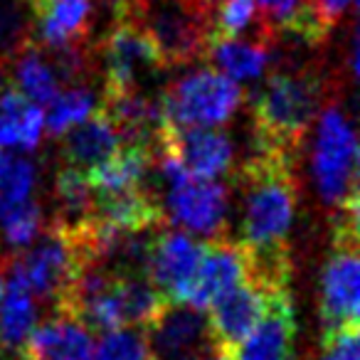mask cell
Wrapping results in <instances>:
<instances>
[{"instance_id":"8","label":"cell","mask_w":360,"mask_h":360,"mask_svg":"<svg viewBox=\"0 0 360 360\" xmlns=\"http://www.w3.org/2000/svg\"><path fill=\"white\" fill-rule=\"evenodd\" d=\"M319 314L323 330L358 323L360 264H358V210L338 212L333 252L321 276Z\"/></svg>"},{"instance_id":"24","label":"cell","mask_w":360,"mask_h":360,"mask_svg":"<svg viewBox=\"0 0 360 360\" xmlns=\"http://www.w3.org/2000/svg\"><path fill=\"white\" fill-rule=\"evenodd\" d=\"M55 198L60 202V217L57 220L65 225H77L94 215V193L86 175L82 170L65 165L57 173L55 180Z\"/></svg>"},{"instance_id":"2","label":"cell","mask_w":360,"mask_h":360,"mask_svg":"<svg viewBox=\"0 0 360 360\" xmlns=\"http://www.w3.org/2000/svg\"><path fill=\"white\" fill-rule=\"evenodd\" d=\"M323 99L326 79L316 65H299L296 70L269 75L252 109L257 150L294 153L323 106Z\"/></svg>"},{"instance_id":"27","label":"cell","mask_w":360,"mask_h":360,"mask_svg":"<svg viewBox=\"0 0 360 360\" xmlns=\"http://www.w3.org/2000/svg\"><path fill=\"white\" fill-rule=\"evenodd\" d=\"M89 360H148L143 333L129 326L106 330L99 343L91 348Z\"/></svg>"},{"instance_id":"4","label":"cell","mask_w":360,"mask_h":360,"mask_svg":"<svg viewBox=\"0 0 360 360\" xmlns=\"http://www.w3.org/2000/svg\"><path fill=\"white\" fill-rule=\"evenodd\" d=\"M319 114L311 175L323 205L338 212L345 202L358 198V139L353 121L338 104H326Z\"/></svg>"},{"instance_id":"10","label":"cell","mask_w":360,"mask_h":360,"mask_svg":"<svg viewBox=\"0 0 360 360\" xmlns=\"http://www.w3.org/2000/svg\"><path fill=\"white\" fill-rule=\"evenodd\" d=\"M202 257V245L186 230L153 232L146 276L165 301L183 304Z\"/></svg>"},{"instance_id":"15","label":"cell","mask_w":360,"mask_h":360,"mask_svg":"<svg viewBox=\"0 0 360 360\" xmlns=\"http://www.w3.org/2000/svg\"><path fill=\"white\" fill-rule=\"evenodd\" d=\"M32 20V42L40 47H65L89 42L91 0H25Z\"/></svg>"},{"instance_id":"20","label":"cell","mask_w":360,"mask_h":360,"mask_svg":"<svg viewBox=\"0 0 360 360\" xmlns=\"http://www.w3.org/2000/svg\"><path fill=\"white\" fill-rule=\"evenodd\" d=\"M259 40L274 47V30L262 15L257 0H220L212 6V35L210 40Z\"/></svg>"},{"instance_id":"6","label":"cell","mask_w":360,"mask_h":360,"mask_svg":"<svg viewBox=\"0 0 360 360\" xmlns=\"http://www.w3.org/2000/svg\"><path fill=\"white\" fill-rule=\"evenodd\" d=\"M160 111L173 129H217L232 121L242 106V89L222 72H188L160 91Z\"/></svg>"},{"instance_id":"5","label":"cell","mask_w":360,"mask_h":360,"mask_svg":"<svg viewBox=\"0 0 360 360\" xmlns=\"http://www.w3.org/2000/svg\"><path fill=\"white\" fill-rule=\"evenodd\" d=\"M155 168L165 183V212L173 225L193 237H220L230 212V191L210 178L191 175L170 153L155 155Z\"/></svg>"},{"instance_id":"26","label":"cell","mask_w":360,"mask_h":360,"mask_svg":"<svg viewBox=\"0 0 360 360\" xmlns=\"http://www.w3.org/2000/svg\"><path fill=\"white\" fill-rule=\"evenodd\" d=\"M42 227H45V212H42L40 202H35L32 198L11 210L0 212V237L13 252L27 250L42 232Z\"/></svg>"},{"instance_id":"23","label":"cell","mask_w":360,"mask_h":360,"mask_svg":"<svg viewBox=\"0 0 360 360\" xmlns=\"http://www.w3.org/2000/svg\"><path fill=\"white\" fill-rule=\"evenodd\" d=\"M47 116H45V129L50 136H65L70 129L94 114L96 96L89 86L84 84H70L65 91H57L50 101H47Z\"/></svg>"},{"instance_id":"9","label":"cell","mask_w":360,"mask_h":360,"mask_svg":"<svg viewBox=\"0 0 360 360\" xmlns=\"http://www.w3.org/2000/svg\"><path fill=\"white\" fill-rule=\"evenodd\" d=\"M148 360H207L217 348L205 311L168 301L143 326Z\"/></svg>"},{"instance_id":"17","label":"cell","mask_w":360,"mask_h":360,"mask_svg":"<svg viewBox=\"0 0 360 360\" xmlns=\"http://www.w3.org/2000/svg\"><path fill=\"white\" fill-rule=\"evenodd\" d=\"M45 134V111L15 84H0V150L30 153Z\"/></svg>"},{"instance_id":"13","label":"cell","mask_w":360,"mask_h":360,"mask_svg":"<svg viewBox=\"0 0 360 360\" xmlns=\"http://www.w3.org/2000/svg\"><path fill=\"white\" fill-rule=\"evenodd\" d=\"M271 294H274L271 289L247 279L242 284H237L235 289H230L227 294H222L217 301H212L207 306L210 309L207 321H210V330L217 348L235 355L237 345L247 338V333L262 319Z\"/></svg>"},{"instance_id":"12","label":"cell","mask_w":360,"mask_h":360,"mask_svg":"<svg viewBox=\"0 0 360 360\" xmlns=\"http://www.w3.org/2000/svg\"><path fill=\"white\" fill-rule=\"evenodd\" d=\"M250 279V259L242 242L212 240L202 247V257L183 304L205 311L212 301Z\"/></svg>"},{"instance_id":"19","label":"cell","mask_w":360,"mask_h":360,"mask_svg":"<svg viewBox=\"0 0 360 360\" xmlns=\"http://www.w3.org/2000/svg\"><path fill=\"white\" fill-rule=\"evenodd\" d=\"M205 57L215 65L217 72L235 82L259 79L271 60V45L259 40H210Z\"/></svg>"},{"instance_id":"29","label":"cell","mask_w":360,"mask_h":360,"mask_svg":"<svg viewBox=\"0 0 360 360\" xmlns=\"http://www.w3.org/2000/svg\"><path fill=\"white\" fill-rule=\"evenodd\" d=\"M304 0H257V6H259L262 15L266 18V22L271 25V30H279L284 22L291 20L299 6Z\"/></svg>"},{"instance_id":"7","label":"cell","mask_w":360,"mask_h":360,"mask_svg":"<svg viewBox=\"0 0 360 360\" xmlns=\"http://www.w3.org/2000/svg\"><path fill=\"white\" fill-rule=\"evenodd\" d=\"M99 55L104 72L101 96L143 91V86L165 70L155 42L134 18L111 20V27L99 42Z\"/></svg>"},{"instance_id":"18","label":"cell","mask_w":360,"mask_h":360,"mask_svg":"<svg viewBox=\"0 0 360 360\" xmlns=\"http://www.w3.org/2000/svg\"><path fill=\"white\" fill-rule=\"evenodd\" d=\"M119 146V131L114 129L109 116L96 106L94 114H89L82 124H77L65 134L62 155H65L67 165L86 173L94 165L104 163L109 155H114Z\"/></svg>"},{"instance_id":"16","label":"cell","mask_w":360,"mask_h":360,"mask_svg":"<svg viewBox=\"0 0 360 360\" xmlns=\"http://www.w3.org/2000/svg\"><path fill=\"white\" fill-rule=\"evenodd\" d=\"M94 338L84 323L55 311V319L30 330L20 345V360H89Z\"/></svg>"},{"instance_id":"25","label":"cell","mask_w":360,"mask_h":360,"mask_svg":"<svg viewBox=\"0 0 360 360\" xmlns=\"http://www.w3.org/2000/svg\"><path fill=\"white\" fill-rule=\"evenodd\" d=\"M37 186V168L27 155L0 150V212L30 200Z\"/></svg>"},{"instance_id":"31","label":"cell","mask_w":360,"mask_h":360,"mask_svg":"<svg viewBox=\"0 0 360 360\" xmlns=\"http://www.w3.org/2000/svg\"><path fill=\"white\" fill-rule=\"evenodd\" d=\"M91 3L104 8V11L111 15V20H119V18H129L131 13H134L139 0H91Z\"/></svg>"},{"instance_id":"21","label":"cell","mask_w":360,"mask_h":360,"mask_svg":"<svg viewBox=\"0 0 360 360\" xmlns=\"http://www.w3.org/2000/svg\"><path fill=\"white\" fill-rule=\"evenodd\" d=\"M37 323V301L15 274L8 271L0 299V348L18 350Z\"/></svg>"},{"instance_id":"11","label":"cell","mask_w":360,"mask_h":360,"mask_svg":"<svg viewBox=\"0 0 360 360\" xmlns=\"http://www.w3.org/2000/svg\"><path fill=\"white\" fill-rule=\"evenodd\" d=\"M170 153L191 175L217 180L235 165V143L217 129H173L165 124L158 141L160 153Z\"/></svg>"},{"instance_id":"28","label":"cell","mask_w":360,"mask_h":360,"mask_svg":"<svg viewBox=\"0 0 360 360\" xmlns=\"http://www.w3.org/2000/svg\"><path fill=\"white\" fill-rule=\"evenodd\" d=\"M321 360H360L358 323L323 330V358Z\"/></svg>"},{"instance_id":"14","label":"cell","mask_w":360,"mask_h":360,"mask_svg":"<svg viewBox=\"0 0 360 360\" xmlns=\"http://www.w3.org/2000/svg\"><path fill=\"white\" fill-rule=\"evenodd\" d=\"M296 358V314L289 289L269 296L262 319L237 345L235 360H294Z\"/></svg>"},{"instance_id":"1","label":"cell","mask_w":360,"mask_h":360,"mask_svg":"<svg viewBox=\"0 0 360 360\" xmlns=\"http://www.w3.org/2000/svg\"><path fill=\"white\" fill-rule=\"evenodd\" d=\"M291 155L255 150L240 170L242 245L250 252H289V232L296 212V183Z\"/></svg>"},{"instance_id":"30","label":"cell","mask_w":360,"mask_h":360,"mask_svg":"<svg viewBox=\"0 0 360 360\" xmlns=\"http://www.w3.org/2000/svg\"><path fill=\"white\" fill-rule=\"evenodd\" d=\"M314 11L323 18L326 25L335 27L340 20H343L348 13H353L355 8V0H309Z\"/></svg>"},{"instance_id":"3","label":"cell","mask_w":360,"mask_h":360,"mask_svg":"<svg viewBox=\"0 0 360 360\" xmlns=\"http://www.w3.org/2000/svg\"><path fill=\"white\" fill-rule=\"evenodd\" d=\"M129 18L150 35L165 67L205 57L212 35V0H139Z\"/></svg>"},{"instance_id":"22","label":"cell","mask_w":360,"mask_h":360,"mask_svg":"<svg viewBox=\"0 0 360 360\" xmlns=\"http://www.w3.org/2000/svg\"><path fill=\"white\" fill-rule=\"evenodd\" d=\"M11 62L15 86L37 106H45L60 91V79L55 75V67L47 60L45 50L32 40Z\"/></svg>"}]
</instances>
